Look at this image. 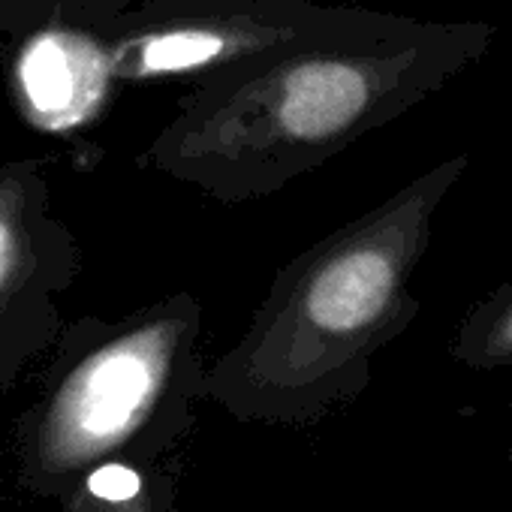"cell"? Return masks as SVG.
<instances>
[{"mask_svg": "<svg viewBox=\"0 0 512 512\" xmlns=\"http://www.w3.org/2000/svg\"><path fill=\"white\" fill-rule=\"evenodd\" d=\"M317 0H91L115 85H205L338 16Z\"/></svg>", "mask_w": 512, "mask_h": 512, "instance_id": "277c9868", "label": "cell"}, {"mask_svg": "<svg viewBox=\"0 0 512 512\" xmlns=\"http://www.w3.org/2000/svg\"><path fill=\"white\" fill-rule=\"evenodd\" d=\"M64 0H0V34L19 37L43 25Z\"/></svg>", "mask_w": 512, "mask_h": 512, "instance_id": "9c48e42d", "label": "cell"}, {"mask_svg": "<svg viewBox=\"0 0 512 512\" xmlns=\"http://www.w3.org/2000/svg\"><path fill=\"white\" fill-rule=\"evenodd\" d=\"M178 461L100 464L58 503L64 512H184L178 506Z\"/></svg>", "mask_w": 512, "mask_h": 512, "instance_id": "52a82bcc", "label": "cell"}, {"mask_svg": "<svg viewBox=\"0 0 512 512\" xmlns=\"http://www.w3.org/2000/svg\"><path fill=\"white\" fill-rule=\"evenodd\" d=\"M112 88L91 0H64L43 25L19 34L13 91L34 127L70 130L91 124Z\"/></svg>", "mask_w": 512, "mask_h": 512, "instance_id": "8992f818", "label": "cell"}, {"mask_svg": "<svg viewBox=\"0 0 512 512\" xmlns=\"http://www.w3.org/2000/svg\"><path fill=\"white\" fill-rule=\"evenodd\" d=\"M455 154L332 229L272 278L241 338L205 371V401L235 422L311 428L353 404L380 350L419 317L410 281L461 175Z\"/></svg>", "mask_w": 512, "mask_h": 512, "instance_id": "7a4b0ae2", "label": "cell"}, {"mask_svg": "<svg viewBox=\"0 0 512 512\" xmlns=\"http://www.w3.org/2000/svg\"><path fill=\"white\" fill-rule=\"evenodd\" d=\"M82 250L52 208L43 160L0 166V389L16 386L64 329L58 299L76 284Z\"/></svg>", "mask_w": 512, "mask_h": 512, "instance_id": "5b68a950", "label": "cell"}, {"mask_svg": "<svg viewBox=\"0 0 512 512\" xmlns=\"http://www.w3.org/2000/svg\"><path fill=\"white\" fill-rule=\"evenodd\" d=\"M34 401L10 437L19 485L67 500L106 461L157 464L196 428L205 401L202 305L169 293L124 317L64 323Z\"/></svg>", "mask_w": 512, "mask_h": 512, "instance_id": "3957f363", "label": "cell"}, {"mask_svg": "<svg viewBox=\"0 0 512 512\" xmlns=\"http://www.w3.org/2000/svg\"><path fill=\"white\" fill-rule=\"evenodd\" d=\"M449 356L470 371L512 368V281L467 308Z\"/></svg>", "mask_w": 512, "mask_h": 512, "instance_id": "ba28073f", "label": "cell"}, {"mask_svg": "<svg viewBox=\"0 0 512 512\" xmlns=\"http://www.w3.org/2000/svg\"><path fill=\"white\" fill-rule=\"evenodd\" d=\"M509 461H512V452H509Z\"/></svg>", "mask_w": 512, "mask_h": 512, "instance_id": "30bf717a", "label": "cell"}, {"mask_svg": "<svg viewBox=\"0 0 512 512\" xmlns=\"http://www.w3.org/2000/svg\"><path fill=\"white\" fill-rule=\"evenodd\" d=\"M497 37L488 22H422L365 7L187 88L136 166L238 205L281 193L443 91Z\"/></svg>", "mask_w": 512, "mask_h": 512, "instance_id": "6da1fadb", "label": "cell"}]
</instances>
